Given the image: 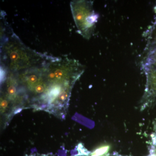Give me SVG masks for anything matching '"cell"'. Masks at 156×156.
Listing matches in <instances>:
<instances>
[{"mask_svg":"<svg viewBox=\"0 0 156 156\" xmlns=\"http://www.w3.org/2000/svg\"><path fill=\"white\" fill-rule=\"evenodd\" d=\"M1 44L2 62L11 71H23L41 66L50 58L26 46L14 33L4 37Z\"/></svg>","mask_w":156,"mask_h":156,"instance_id":"obj_1","label":"cell"},{"mask_svg":"<svg viewBox=\"0 0 156 156\" xmlns=\"http://www.w3.org/2000/svg\"><path fill=\"white\" fill-rule=\"evenodd\" d=\"M84 70V66L75 59L53 58L47 62L46 78L48 85L73 86Z\"/></svg>","mask_w":156,"mask_h":156,"instance_id":"obj_2","label":"cell"},{"mask_svg":"<svg viewBox=\"0 0 156 156\" xmlns=\"http://www.w3.org/2000/svg\"><path fill=\"white\" fill-rule=\"evenodd\" d=\"M70 7L78 32L85 39H90L99 17L93 9V2L73 1L71 2Z\"/></svg>","mask_w":156,"mask_h":156,"instance_id":"obj_3","label":"cell"},{"mask_svg":"<svg viewBox=\"0 0 156 156\" xmlns=\"http://www.w3.org/2000/svg\"><path fill=\"white\" fill-rule=\"evenodd\" d=\"M147 83L140 102V110H144L156 103V69L145 67Z\"/></svg>","mask_w":156,"mask_h":156,"instance_id":"obj_4","label":"cell"},{"mask_svg":"<svg viewBox=\"0 0 156 156\" xmlns=\"http://www.w3.org/2000/svg\"><path fill=\"white\" fill-rule=\"evenodd\" d=\"M6 95L8 99L14 100L17 96V89L16 82L12 77L10 78L7 82Z\"/></svg>","mask_w":156,"mask_h":156,"instance_id":"obj_5","label":"cell"},{"mask_svg":"<svg viewBox=\"0 0 156 156\" xmlns=\"http://www.w3.org/2000/svg\"><path fill=\"white\" fill-rule=\"evenodd\" d=\"M153 129L151 134V145L149 148V154L148 156H156V119L153 122Z\"/></svg>","mask_w":156,"mask_h":156,"instance_id":"obj_6","label":"cell"},{"mask_svg":"<svg viewBox=\"0 0 156 156\" xmlns=\"http://www.w3.org/2000/svg\"><path fill=\"white\" fill-rule=\"evenodd\" d=\"M110 146L109 144H103L90 152V156H104L110 153Z\"/></svg>","mask_w":156,"mask_h":156,"instance_id":"obj_7","label":"cell"},{"mask_svg":"<svg viewBox=\"0 0 156 156\" xmlns=\"http://www.w3.org/2000/svg\"><path fill=\"white\" fill-rule=\"evenodd\" d=\"M9 102L8 99L5 98L1 97V103H0V108H1V113L3 114L5 112L6 110L9 106Z\"/></svg>","mask_w":156,"mask_h":156,"instance_id":"obj_8","label":"cell"},{"mask_svg":"<svg viewBox=\"0 0 156 156\" xmlns=\"http://www.w3.org/2000/svg\"><path fill=\"white\" fill-rule=\"evenodd\" d=\"M2 66H1V82L3 83L6 79L5 68L4 69Z\"/></svg>","mask_w":156,"mask_h":156,"instance_id":"obj_9","label":"cell"}]
</instances>
